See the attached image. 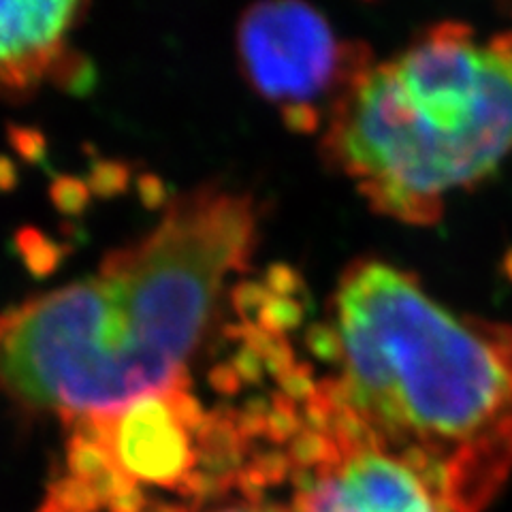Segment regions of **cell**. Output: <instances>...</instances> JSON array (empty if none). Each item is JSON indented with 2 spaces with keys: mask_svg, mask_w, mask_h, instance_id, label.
Returning a JSON list of instances; mask_svg holds the SVG:
<instances>
[{
  "mask_svg": "<svg viewBox=\"0 0 512 512\" xmlns=\"http://www.w3.org/2000/svg\"><path fill=\"white\" fill-rule=\"evenodd\" d=\"M256 239L246 192H186L94 274L0 312V393L71 423L190 382Z\"/></svg>",
  "mask_w": 512,
  "mask_h": 512,
  "instance_id": "cell-1",
  "label": "cell"
},
{
  "mask_svg": "<svg viewBox=\"0 0 512 512\" xmlns=\"http://www.w3.org/2000/svg\"><path fill=\"white\" fill-rule=\"evenodd\" d=\"M320 372L446 512H485L512 476V325L459 314L412 271L352 261L308 335Z\"/></svg>",
  "mask_w": 512,
  "mask_h": 512,
  "instance_id": "cell-2",
  "label": "cell"
},
{
  "mask_svg": "<svg viewBox=\"0 0 512 512\" xmlns=\"http://www.w3.org/2000/svg\"><path fill=\"white\" fill-rule=\"evenodd\" d=\"M512 152V30L440 22L374 62L323 131L327 163L374 212L434 224Z\"/></svg>",
  "mask_w": 512,
  "mask_h": 512,
  "instance_id": "cell-3",
  "label": "cell"
},
{
  "mask_svg": "<svg viewBox=\"0 0 512 512\" xmlns=\"http://www.w3.org/2000/svg\"><path fill=\"white\" fill-rule=\"evenodd\" d=\"M263 434L297 512H446L308 365L263 399Z\"/></svg>",
  "mask_w": 512,
  "mask_h": 512,
  "instance_id": "cell-4",
  "label": "cell"
},
{
  "mask_svg": "<svg viewBox=\"0 0 512 512\" xmlns=\"http://www.w3.org/2000/svg\"><path fill=\"white\" fill-rule=\"evenodd\" d=\"M122 483L199 506L239 491L246 463L231 408H207L190 382L67 423Z\"/></svg>",
  "mask_w": 512,
  "mask_h": 512,
  "instance_id": "cell-5",
  "label": "cell"
},
{
  "mask_svg": "<svg viewBox=\"0 0 512 512\" xmlns=\"http://www.w3.org/2000/svg\"><path fill=\"white\" fill-rule=\"evenodd\" d=\"M239 67L252 90L293 133H323L333 111L376 62L361 41L342 39L299 0H267L237 24Z\"/></svg>",
  "mask_w": 512,
  "mask_h": 512,
  "instance_id": "cell-6",
  "label": "cell"
},
{
  "mask_svg": "<svg viewBox=\"0 0 512 512\" xmlns=\"http://www.w3.org/2000/svg\"><path fill=\"white\" fill-rule=\"evenodd\" d=\"M84 11L75 0H0V96L20 99L54 82L86 86L71 45Z\"/></svg>",
  "mask_w": 512,
  "mask_h": 512,
  "instance_id": "cell-7",
  "label": "cell"
},
{
  "mask_svg": "<svg viewBox=\"0 0 512 512\" xmlns=\"http://www.w3.org/2000/svg\"><path fill=\"white\" fill-rule=\"evenodd\" d=\"M150 512H297L288 500L271 498L267 493H233L199 506L160 504Z\"/></svg>",
  "mask_w": 512,
  "mask_h": 512,
  "instance_id": "cell-8",
  "label": "cell"
}]
</instances>
